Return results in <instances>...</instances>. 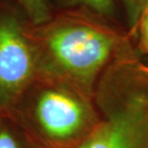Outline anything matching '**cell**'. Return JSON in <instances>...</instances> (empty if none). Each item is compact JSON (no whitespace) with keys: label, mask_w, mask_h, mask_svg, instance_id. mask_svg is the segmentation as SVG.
I'll return each mask as SVG.
<instances>
[{"label":"cell","mask_w":148,"mask_h":148,"mask_svg":"<svg viewBox=\"0 0 148 148\" xmlns=\"http://www.w3.org/2000/svg\"><path fill=\"white\" fill-rule=\"evenodd\" d=\"M140 44L146 53H148V1L145 8L141 14L140 20Z\"/></svg>","instance_id":"obj_9"},{"label":"cell","mask_w":148,"mask_h":148,"mask_svg":"<svg viewBox=\"0 0 148 148\" xmlns=\"http://www.w3.org/2000/svg\"><path fill=\"white\" fill-rule=\"evenodd\" d=\"M147 1H148V0H146V2H147Z\"/></svg>","instance_id":"obj_10"},{"label":"cell","mask_w":148,"mask_h":148,"mask_svg":"<svg viewBox=\"0 0 148 148\" xmlns=\"http://www.w3.org/2000/svg\"><path fill=\"white\" fill-rule=\"evenodd\" d=\"M77 148H125V144L120 133L110 129L96 134Z\"/></svg>","instance_id":"obj_5"},{"label":"cell","mask_w":148,"mask_h":148,"mask_svg":"<svg viewBox=\"0 0 148 148\" xmlns=\"http://www.w3.org/2000/svg\"><path fill=\"white\" fill-rule=\"evenodd\" d=\"M30 28L38 77L66 86H84L94 78L114 48L112 35L81 16H64Z\"/></svg>","instance_id":"obj_1"},{"label":"cell","mask_w":148,"mask_h":148,"mask_svg":"<svg viewBox=\"0 0 148 148\" xmlns=\"http://www.w3.org/2000/svg\"><path fill=\"white\" fill-rule=\"evenodd\" d=\"M29 20L34 26H40L50 19L49 8L46 0H17Z\"/></svg>","instance_id":"obj_6"},{"label":"cell","mask_w":148,"mask_h":148,"mask_svg":"<svg viewBox=\"0 0 148 148\" xmlns=\"http://www.w3.org/2000/svg\"><path fill=\"white\" fill-rule=\"evenodd\" d=\"M38 77L30 28L12 14L0 16V112H9Z\"/></svg>","instance_id":"obj_3"},{"label":"cell","mask_w":148,"mask_h":148,"mask_svg":"<svg viewBox=\"0 0 148 148\" xmlns=\"http://www.w3.org/2000/svg\"><path fill=\"white\" fill-rule=\"evenodd\" d=\"M0 148H40L8 112H0Z\"/></svg>","instance_id":"obj_4"},{"label":"cell","mask_w":148,"mask_h":148,"mask_svg":"<svg viewBox=\"0 0 148 148\" xmlns=\"http://www.w3.org/2000/svg\"><path fill=\"white\" fill-rule=\"evenodd\" d=\"M78 1L100 14L110 16L114 12L112 0H78Z\"/></svg>","instance_id":"obj_7"},{"label":"cell","mask_w":148,"mask_h":148,"mask_svg":"<svg viewBox=\"0 0 148 148\" xmlns=\"http://www.w3.org/2000/svg\"><path fill=\"white\" fill-rule=\"evenodd\" d=\"M127 9L129 18L133 24H136L140 20L141 14L145 8L146 0H123Z\"/></svg>","instance_id":"obj_8"},{"label":"cell","mask_w":148,"mask_h":148,"mask_svg":"<svg viewBox=\"0 0 148 148\" xmlns=\"http://www.w3.org/2000/svg\"><path fill=\"white\" fill-rule=\"evenodd\" d=\"M66 87L37 77L8 112L40 148H69L86 127V106Z\"/></svg>","instance_id":"obj_2"}]
</instances>
